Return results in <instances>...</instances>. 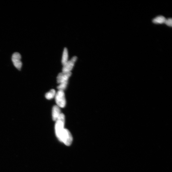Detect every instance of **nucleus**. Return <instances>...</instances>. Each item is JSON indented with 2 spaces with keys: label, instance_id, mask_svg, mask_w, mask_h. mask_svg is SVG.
I'll use <instances>...</instances> for the list:
<instances>
[{
  "label": "nucleus",
  "instance_id": "nucleus-1",
  "mask_svg": "<svg viewBox=\"0 0 172 172\" xmlns=\"http://www.w3.org/2000/svg\"><path fill=\"white\" fill-rule=\"evenodd\" d=\"M60 141L66 145L70 146L73 142V137L69 130L64 129L57 136Z\"/></svg>",
  "mask_w": 172,
  "mask_h": 172
},
{
  "label": "nucleus",
  "instance_id": "nucleus-2",
  "mask_svg": "<svg viewBox=\"0 0 172 172\" xmlns=\"http://www.w3.org/2000/svg\"><path fill=\"white\" fill-rule=\"evenodd\" d=\"M55 100L57 106L59 107H64L66 105V100L63 91L59 90L56 94Z\"/></svg>",
  "mask_w": 172,
  "mask_h": 172
},
{
  "label": "nucleus",
  "instance_id": "nucleus-3",
  "mask_svg": "<svg viewBox=\"0 0 172 172\" xmlns=\"http://www.w3.org/2000/svg\"><path fill=\"white\" fill-rule=\"evenodd\" d=\"M21 55L19 53H15L13 54L12 56V61L14 66L19 70H20L22 66L21 61Z\"/></svg>",
  "mask_w": 172,
  "mask_h": 172
},
{
  "label": "nucleus",
  "instance_id": "nucleus-4",
  "mask_svg": "<svg viewBox=\"0 0 172 172\" xmlns=\"http://www.w3.org/2000/svg\"><path fill=\"white\" fill-rule=\"evenodd\" d=\"M77 58L74 56L69 61H68L65 64L63 65L62 71L63 73H68L73 69L75 63L77 61Z\"/></svg>",
  "mask_w": 172,
  "mask_h": 172
},
{
  "label": "nucleus",
  "instance_id": "nucleus-5",
  "mask_svg": "<svg viewBox=\"0 0 172 172\" xmlns=\"http://www.w3.org/2000/svg\"><path fill=\"white\" fill-rule=\"evenodd\" d=\"M71 75V72L63 73H59L57 77V82L60 84L64 83H68V80Z\"/></svg>",
  "mask_w": 172,
  "mask_h": 172
},
{
  "label": "nucleus",
  "instance_id": "nucleus-6",
  "mask_svg": "<svg viewBox=\"0 0 172 172\" xmlns=\"http://www.w3.org/2000/svg\"><path fill=\"white\" fill-rule=\"evenodd\" d=\"M61 114V110L60 107L57 106H54L52 110V116L53 120L56 121Z\"/></svg>",
  "mask_w": 172,
  "mask_h": 172
},
{
  "label": "nucleus",
  "instance_id": "nucleus-7",
  "mask_svg": "<svg viewBox=\"0 0 172 172\" xmlns=\"http://www.w3.org/2000/svg\"><path fill=\"white\" fill-rule=\"evenodd\" d=\"M68 53L66 48H65L63 50L62 59V63L63 65H64L68 61Z\"/></svg>",
  "mask_w": 172,
  "mask_h": 172
},
{
  "label": "nucleus",
  "instance_id": "nucleus-8",
  "mask_svg": "<svg viewBox=\"0 0 172 172\" xmlns=\"http://www.w3.org/2000/svg\"><path fill=\"white\" fill-rule=\"evenodd\" d=\"M166 19L163 16H159L154 18L153 21V23L156 24L165 23Z\"/></svg>",
  "mask_w": 172,
  "mask_h": 172
},
{
  "label": "nucleus",
  "instance_id": "nucleus-9",
  "mask_svg": "<svg viewBox=\"0 0 172 172\" xmlns=\"http://www.w3.org/2000/svg\"><path fill=\"white\" fill-rule=\"evenodd\" d=\"M56 94L55 91L53 89L50 90L49 92L47 93L45 95V98L47 99H51L54 98Z\"/></svg>",
  "mask_w": 172,
  "mask_h": 172
},
{
  "label": "nucleus",
  "instance_id": "nucleus-10",
  "mask_svg": "<svg viewBox=\"0 0 172 172\" xmlns=\"http://www.w3.org/2000/svg\"><path fill=\"white\" fill-rule=\"evenodd\" d=\"M68 83H64L60 84V85L58 86V89L59 90L63 91L65 89Z\"/></svg>",
  "mask_w": 172,
  "mask_h": 172
},
{
  "label": "nucleus",
  "instance_id": "nucleus-11",
  "mask_svg": "<svg viewBox=\"0 0 172 172\" xmlns=\"http://www.w3.org/2000/svg\"><path fill=\"white\" fill-rule=\"evenodd\" d=\"M165 23L168 26L172 27V20L171 18L166 19Z\"/></svg>",
  "mask_w": 172,
  "mask_h": 172
}]
</instances>
